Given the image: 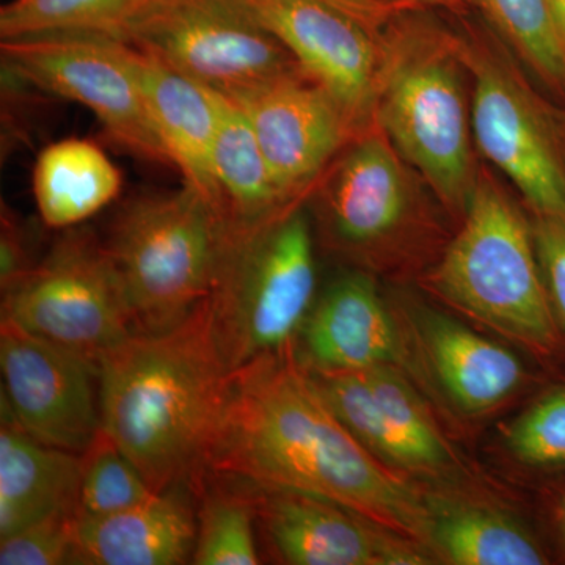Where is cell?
I'll return each instance as SVG.
<instances>
[{
	"instance_id": "obj_1",
	"label": "cell",
	"mask_w": 565,
	"mask_h": 565,
	"mask_svg": "<svg viewBox=\"0 0 565 565\" xmlns=\"http://www.w3.org/2000/svg\"><path fill=\"white\" fill-rule=\"evenodd\" d=\"M207 471L321 498L429 550V498L353 437L296 349L234 371Z\"/></svg>"
},
{
	"instance_id": "obj_2",
	"label": "cell",
	"mask_w": 565,
	"mask_h": 565,
	"mask_svg": "<svg viewBox=\"0 0 565 565\" xmlns=\"http://www.w3.org/2000/svg\"><path fill=\"white\" fill-rule=\"evenodd\" d=\"M232 388L206 299L172 329L134 333L104 360L102 429L156 493L202 484Z\"/></svg>"
},
{
	"instance_id": "obj_3",
	"label": "cell",
	"mask_w": 565,
	"mask_h": 565,
	"mask_svg": "<svg viewBox=\"0 0 565 565\" xmlns=\"http://www.w3.org/2000/svg\"><path fill=\"white\" fill-rule=\"evenodd\" d=\"M427 288L460 313L539 355L559 348L561 326L546 289L533 225L479 170L462 226L427 275Z\"/></svg>"
},
{
	"instance_id": "obj_4",
	"label": "cell",
	"mask_w": 565,
	"mask_h": 565,
	"mask_svg": "<svg viewBox=\"0 0 565 565\" xmlns=\"http://www.w3.org/2000/svg\"><path fill=\"white\" fill-rule=\"evenodd\" d=\"M457 36L407 24L385 43L374 125L452 214L463 217L479 170Z\"/></svg>"
},
{
	"instance_id": "obj_5",
	"label": "cell",
	"mask_w": 565,
	"mask_h": 565,
	"mask_svg": "<svg viewBox=\"0 0 565 565\" xmlns=\"http://www.w3.org/2000/svg\"><path fill=\"white\" fill-rule=\"evenodd\" d=\"M207 302L232 373L294 349L316 302L313 234L302 202L262 222L226 221Z\"/></svg>"
},
{
	"instance_id": "obj_6",
	"label": "cell",
	"mask_w": 565,
	"mask_h": 565,
	"mask_svg": "<svg viewBox=\"0 0 565 565\" xmlns=\"http://www.w3.org/2000/svg\"><path fill=\"white\" fill-rule=\"evenodd\" d=\"M226 218L195 189L126 204L106 247L140 333L163 332L210 297Z\"/></svg>"
},
{
	"instance_id": "obj_7",
	"label": "cell",
	"mask_w": 565,
	"mask_h": 565,
	"mask_svg": "<svg viewBox=\"0 0 565 565\" xmlns=\"http://www.w3.org/2000/svg\"><path fill=\"white\" fill-rule=\"evenodd\" d=\"M2 321L102 367L136 323L106 244L66 230L47 255L2 292Z\"/></svg>"
},
{
	"instance_id": "obj_8",
	"label": "cell",
	"mask_w": 565,
	"mask_h": 565,
	"mask_svg": "<svg viewBox=\"0 0 565 565\" xmlns=\"http://www.w3.org/2000/svg\"><path fill=\"white\" fill-rule=\"evenodd\" d=\"M111 36L230 98L303 71L233 0H139Z\"/></svg>"
},
{
	"instance_id": "obj_9",
	"label": "cell",
	"mask_w": 565,
	"mask_h": 565,
	"mask_svg": "<svg viewBox=\"0 0 565 565\" xmlns=\"http://www.w3.org/2000/svg\"><path fill=\"white\" fill-rule=\"evenodd\" d=\"M3 70L14 79L82 104L126 151L172 166L125 57L106 33L58 32L2 40Z\"/></svg>"
},
{
	"instance_id": "obj_10",
	"label": "cell",
	"mask_w": 565,
	"mask_h": 565,
	"mask_svg": "<svg viewBox=\"0 0 565 565\" xmlns=\"http://www.w3.org/2000/svg\"><path fill=\"white\" fill-rule=\"evenodd\" d=\"M473 79L476 148L512 181L535 215L565 214V162L548 118L514 66L492 47L457 36Z\"/></svg>"
},
{
	"instance_id": "obj_11",
	"label": "cell",
	"mask_w": 565,
	"mask_h": 565,
	"mask_svg": "<svg viewBox=\"0 0 565 565\" xmlns=\"http://www.w3.org/2000/svg\"><path fill=\"white\" fill-rule=\"evenodd\" d=\"M273 33L308 77L340 103L356 131L374 125L385 63L375 29L323 0H233Z\"/></svg>"
},
{
	"instance_id": "obj_12",
	"label": "cell",
	"mask_w": 565,
	"mask_h": 565,
	"mask_svg": "<svg viewBox=\"0 0 565 565\" xmlns=\"http://www.w3.org/2000/svg\"><path fill=\"white\" fill-rule=\"evenodd\" d=\"M408 167L375 125L345 145L313 188L334 248L373 258L411 226L419 195Z\"/></svg>"
},
{
	"instance_id": "obj_13",
	"label": "cell",
	"mask_w": 565,
	"mask_h": 565,
	"mask_svg": "<svg viewBox=\"0 0 565 565\" xmlns=\"http://www.w3.org/2000/svg\"><path fill=\"white\" fill-rule=\"evenodd\" d=\"M2 397L36 440L84 455L102 430L99 367L9 321L0 323Z\"/></svg>"
},
{
	"instance_id": "obj_14",
	"label": "cell",
	"mask_w": 565,
	"mask_h": 565,
	"mask_svg": "<svg viewBox=\"0 0 565 565\" xmlns=\"http://www.w3.org/2000/svg\"><path fill=\"white\" fill-rule=\"evenodd\" d=\"M232 99L243 107L275 180L291 200L313 191L360 134L340 103L303 71Z\"/></svg>"
},
{
	"instance_id": "obj_15",
	"label": "cell",
	"mask_w": 565,
	"mask_h": 565,
	"mask_svg": "<svg viewBox=\"0 0 565 565\" xmlns=\"http://www.w3.org/2000/svg\"><path fill=\"white\" fill-rule=\"evenodd\" d=\"M308 371L338 418L382 462L433 475L455 462L418 394L396 366Z\"/></svg>"
},
{
	"instance_id": "obj_16",
	"label": "cell",
	"mask_w": 565,
	"mask_h": 565,
	"mask_svg": "<svg viewBox=\"0 0 565 565\" xmlns=\"http://www.w3.org/2000/svg\"><path fill=\"white\" fill-rule=\"evenodd\" d=\"M245 484V482H244ZM252 487L258 520L282 563L416 565L423 546L366 522L341 505L289 490ZM424 550V548H423Z\"/></svg>"
},
{
	"instance_id": "obj_17",
	"label": "cell",
	"mask_w": 565,
	"mask_h": 565,
	"mask_svg": "<svg viewBox=\"0 0 565 565\" xmlns=\"http://www.w3.org/2000/svg\"><path fill=\"white\" fill-rule=\"evenodd\" d=\"M308 370L349 373L399 366L403 340L375 282L367 275H341L316 300L299 334Z\"/></svg>"
},
{
	"instance_id": "obj_18",
	"label": "cell",
	"mask_w": 565,
	"mask_h": 565,
	"mask_svg": "<svg viewBox=\"0 0 565 565\" xmlns=\"http://www.w3.org/2000/svg\"><path fill=\"white\" fill-rule=\"evenodd\" d=\"M125 43V57L172 166L223 215L212 166L218 93ZM225 217V215H223Z\"/></svg>"
},
{
	"instance_id": "obj_19",
	"label": "cell",
	"mask_w": 565,
	"mask_h": 565,
	"mask_svg": "<svg viewBox=\"0 0 565 565\" xmlns=\"http://www.w3.org/2000/svg\"><path fill=\"white\" fill-rule=\"evenodd\" d=\"M174 487L117 514L76 516L73 565H181L192 563L195 515Z\"/></svg>"
},
{
	"instance_id": "obj_20",
	"label": "cell",
	"mask_w": 565,
	"mask_h": 565,
	"mask_svg": "<svg viewBox=\"0 0 565 565\" xmlns=\"http://www.w3.org/2000/svg\"><path fill=\"white\" fill-rule=\"evenodd\" d=\"M415 332L435 381L463 414L492 412L525 384V367L514 352L456 319L419 311Z\"/></svg>"
},
{
	"instance_id": "obj_21",
	"label": "cell",
	"mask_w": 565,
	"mask_h": 565,
	"mask_svg": "<svg viewBox=\"0 0 565 565\" xmlns=\"http://www.w3.org/2000/svg\"><path fill=\"white\" fill-rule=\"evenodd\" d=\"M82 455L32 437L0 399V539L61 515H77Z\"/></svg>"
},
{
	"instance_id": "obj_22",
	"label": "cell",
	"mask_w": 565,
	"mask_h": 565,
	"mask_svg": "<svg viewBox=\"0 0 565 565\" xmlns=\"http://www.w3.org/2000/svg\"><path fill=\"white\" fill-rule=\"evenodd\" d=\"M121 173L106 152L82 139L52 143L33 169V196L44 225L70 230L98 214L121 191Z\"/></svg>"
},
{
	"instance_id": "obj_23",
	"label": "cell",
	"mask_w": 565,
	"mask_h": 565,
	"mask_svg": "<svg viewBox=\"0 0 565 565\" xmlns=\"http://www.w3.org/2000/svg\"><path fill=\"white\" fill-rule=\"evenodd\" d=\"M212 166L226 221L262 222L294 203L303 202L291 200L282 192L243 107L222 93H218Z\"/></svg>"
},
{
	"instance_id": "obj_24",
	"label": "cell",
	"mask_w": 565,
	"mask_h": 565,
	"mask_svg": "<svg viewBox=\"0 0 565 565\" xmlns=\"http://www.w3.org/2000/svg\"><path fill=\"white\" fill-rule=\"evenodd\" d=\"M430 503L429 550L457 565H542L537 542L509 516L465 503Z\"/></svg>"
},
{
	"instance_id": "obj_25",
	"label": "cell",
	"mask_w": 565,
	"mask_h": 565,
	"mask_svg": "<svg viewBox=\"0 0 565 565\" xmlns=\"http://www.w3.org/2000/svg\"><path fill=\"white\" fill-rule=\"evenodd\" d=\"M255 522H258V511L250 486L244 484L237 490L215 486L210 492L204 490L192 564L262 563L256 546Z\"/></svg>"
},
{
	"instance_id": "obj_26",
	"label": "cell",
	"mask_w": 565,
	"mask_h": 565,
	"mask_svg": "<svg viewBox=\"0 0 565 565\" xmlns=\"http://www.w3.org/2000/svg\"><path fill=\"white\" fill-rule=\"evenodd\" d=\"M139 0H10L0 9L2 40L58 32L115 35Z\"/></svg>"
},
{
	"instance_id": "obj_27",
	"label": "cell",
	"mask_w": 565,
	"mask_h": 565,
	"mask_svg": "<svg viewBox=\"0 0 565 565\" xmlns=\"http://www.w3.org/2000/svg\"><path fill=\"white\" fill-rule=\"evenodd\" d=\"M523 61L553 85H565V44L548 0H476Z\"/></svg>"
},
{
	"instance_id": "obj_28",
	"label": "cell",
	"mask_w": 565,
	"mask_h": 565,
	"mask_svg": "<svg viewBox=\"0 0 565 565\" xmlns=\"http://www.w3.org/2000/svg\"><path fill=\"white\" fill-rule=\"evenodd\" d=\"M154 494L132 460L109 435L99 430L82 455L77 516L117 514L145 503Z\"/></svg>"
},
{
	"instance_id": "obj_29",
	"label": "cell",
	"mask_w": 565,
	"mask_h": 565,
	"mask_svg": "<svg viewBox=\"0 0 565 565\" xmlns=\"http://www.w3.org/2000/svg\"><path fill=\"white\" fill-rule=\"evenodd\" d=\"M504 438L520 462L533 467L565 465V386L534 401L509 424Z\"/></svg>"
},
{
	"instance_id": "obj_30",
	"label": "cell",
	"mask_w": 565,
	"mask_h": 565,
	"mask_svg": "<svg viewBox=\"0 0 565 565\" xmlns=\"http://www.w3.org/2000/svg\"><path fill=\"white\" fill-rule=\"evenodd\" d=\"M76 516H54L0 539V565H73Z\"/></svg>"
},
{
	"instance_id": "obj_31",
	"label": "cell",
	"mask_w": 565,
	"mask_h": 565,
	"mask_svg": "<svg viewBox=\"0 0 565 565\" xmlns=\"http://www.w3.org/2000/svg\"><path fill=\"white\" fill-rule=\"evenodd\" d=\"M533 232L550 300L565 330V214L535 215Z\"/></svg>"
},
{
	"instance_id": "obj_32",
	"label": "cell",
	"mask_w": 565,
	"mask_h": 565,
	"mask_svg": "<svg viewBox=\"0 0 565 565\" xmlns=\"http://www.w3.org/2000/svg\"><path fill=\"white\" fill-rule=\"evenodd\" d=\"M28 237L20 222L6 206L2 207V232H0V288L2 292L17 285L22 277L31 273Z\"/></svg>"
},
{
	"instance_id": "obj_33",
	"label": "cell",
	"mask_w": 565,
	"mask_h": 565,
	"mask_svg": "<svg viewBox=\"0 0 565 565\" xmlns=\"http://www.w3.org/2000/svg\"><path fill=\"white\" fill-rule=\"evenodd\" d=\"M323 2L348 11L349 14L363 21L364 24L370 25L375 31H377L379 25L384 24L386 17H388V9L382 0H323Z\"/></svg>"
},
{
	"instance_id": "obj_34",
	"label": "cell",
	"mask_w": 565,
	"mask_h": 565,
	"mask_svg": "<svg viewBox=\"0 0 565 565\" xmlns=\"http://www.w3.org/2000/svg\"><path fill=\"white\" fill-rule=\"evenodd\" d=\"M548 6L565 44V0H548Z\"/></svg>"
},
{
	"instance_id": "obj_35",
	"label": "cell",
	"mask_w": 565,
	"mask_h": 565,
	"mask_svg": "<svg viewBox=\"0 0 565 565\" xmlns=\"http://www.w3.org/2000/svg\"><path fill=\"white\" fill-rule=\"evenodd\" d=\"M407 3H418V6H451L455 0H403Z\"/></svg>"
},
{
	"instance_id": "obj_36",
	"label": "cell",
	"mask_w": 565,
	"mask_h": 565,
	"mask_svg": "<svg viewBox=\"0 0 565 565\" xmlns=\"http://www.w3.org/2000/svg\"><path fill=\"white\" fill-rule=\"evenodd\" d=\"M564 527H565V516H564Z\"/></svg>"
}]
</instances>
